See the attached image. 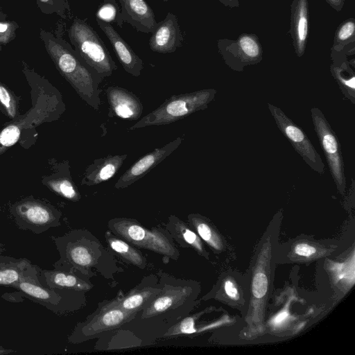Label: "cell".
Wrapping results in <instances>:
<instances>
[{"mask_svg":"<svg viewBox=\"0 0 355 355\" xmlns=\"http://www.w3.org/2000/svg\"><path fill=\"white\" fill-rule=\"evenodd\" d=\"M39 36L62 76L77 94L96 110L101 104L99 85L103 78L63 38L40 28Z\"/></svg>","mask_w":355,"mask_h":355,"instance_id":"6da1fadb","label":"cell"},{"mask_svg":"<svg viewBox=\"0 0 355 355\" xmlns=\"http://www.w3.org/2000/svg\"><path fill=\"white\" fill-rule=\"evenodd\" d=\"M35 76L39 89L35 102L25 114L0 130V155L17 143L24 133L33 131L44 122L58 120L65 110L59 91L38 73Z\"/></svg>","mask_w":355,"mask_h":355,"instance_id":"7a4b0ae2","label":"cell"},{"mask_svg":"<svg viewBox=\"0 0 355 355\" xmlns=\"http://www.w3.org/2000/svg\"><path fill=\"white\" fill-rule=\"evenodd\" d=\"M51 238L60 255L53 264L54 269L92 276V268L97 266L103 250L93 234L87 230H73Z\"/></svg>","mask_w":355,"mask_h":355,"instance_id":"3957f363","label":"cell"},{"mask_svg":"<svg viewBox=\"0 0 355 355\" xmlns=\"http://www.w3.org/2000/svg\"><path fill=\"white\" fill-rule=\"evenodd\" d=\"M108 230L135 247L156 252L167 259L178 260L180 252L169 232L164 228L148 229L138 220L114 218L107 223Z\"/></svg>","mask_w":355,"mask_h":355,"instance_id":"277c9868","label":"cell"},{"mask_svg":"<svg viewBox=\"0 0 355 355\" xmlns=\"http://www.w3.org/2000/svg\"><path fill=\"white\" fill-rule=\"evenodd\" d=\"M217 91L205 89L190 93L173 95L160 106L142 117L129 130L152 125H166L205 110L214 99Z\"/></svg>","mask_w":355,"mask_h":355,"instance_id":"5b68a950","label":"cell"},{"mask_svg":"<svg viewBox=\"0 0 355 355\" xmlns=\"http://www.w3.org/2000/svg\"><path fill=\"white\" fill-rule=\"evenodd\" d=\"M68 35L74 50L103 78L117 69L103 41L85 19L75 17Z\"/></svg>","mask_w":355,"mask_h":355,"instance_id":"8992f818","label":"cell"},{"mask_svg":"<svg viewBox=\"0 0 355 355\" xmlns=\"http://www.w3.org/2000/svg\"><path fill=\"white\" fill-rule=\"evenodd\" d=\"M38 266L31 264L12 288L22 291L25 298L44 306L56 314H63L73 310L72 297L77 291L50 288L43 286L38 279Z\"/></svg>","mask_w":355,"mask_h":355,"instance_id":"52a82bcc","label":"cell"},{"mask_svg":"<svg viewBox=\"0 0 355 355\" xmlns=\"http://www.w3.org/2000/svg\"><path fill=\"white\" fill-rule=\"evenodd\" d=\"M10 213L19 230L39 234L61 225L62 212L52 205L26 197L15 202Z\"/></svg>","mask_w":355,"mask_h":355,"instance_id":"ba28073f","label":"cell"},{"mask_svg":"<svg viewBox=\"0 0 355 355\" xmlns=\"http://www.w3.org/2000/svg\"><path fill=\"white\" fill-rule=\"evenodd\" d=\"M137 313L119 307L114 300L99 304L98 309L87 320L78 323L68 338L71 343L93 339L99 334L117 329L132 320Z\"/></svg>","mask_w":355,"mask_h":355,"instance_id":"9c48e42d","label":"cell"},{"mask_svg":"<svg viewBox=\"0 0 355 355\" xmlns=\"http://www.w3.org/2000/svg\"><path fill=\"white\" fill-rule=\"evenodd\" d=\"M311 116L329 170L338 191H345L347 178L340 141L323 112L318 107L311 109Z\"/></svg>","mask_w":355,"mask_h":355,"instance_id":"30bf717a","label":"cell"},{"mask_svg":"<svg viewBox=\"0 0 355 355\" xmlns=\"http://www.w3.org/2000/svg\"><path fill=\"white\" fill-rule=\"evenodd\" d=\"M268 110L282 135L296 153L315 173H324V164L304 131L295 123L279 107L268 103Z\"/></svg>","mask_w":355,"mask_h":355,"instance_id":"8fae6325","label":"cell"},{"mask_svg":"<svg viewBox=\"0 0 355 355\" xmlns=\"http://www.w3.org/2000/svg\"><path fill=\"white\" fill-rule=\"evenodd\" d=\"M218 49L225 63L236 71L259 63L263 58L262 46L255 34L244 33L235 40H220Z\"/></svg>","mask_w":355,"mask_h":355,"instance_id":"7c38bea8","label":"cell"},{"mask_svg":"<svg viewBox=\"0 0 355 355\" xmlns=\"http://www.w3.org/2000/svg\"><path fill=\"white\" fill-rule=\"evenodd\" d=\"M183 141L182 137L166 144L162 147L155 148L136 161L116 181V189L126 188L146 175L162 161L171 155Z\"/></svg>","mask_w":355,"mask_h":355,"instance_id":"4fadbf2b","label":"cell"},{"mask_svg":"<svg viewBox=\"0 0 355 355\" xmlns=\"http://www.w3.org/2000/svg\"><path fill=\"white\" fill-rule=\"evenodd\" d=\"M159 293L142 311V318L160 315L183 305L189 296V288L178 280L175 283H162Z\"/></svg>","mask_w":355,"mask_h":355,"instance_id":"5bb4252c","label":"cell"},{"mask_svg":"<svg viewBox=\"0 0 355 355\" xmlns=\"http://www.w3.org/2000/svg\"><path fill=\"white\" fill-rule=\"evenodd\" d=\"M119 2L121 9L116 23L118 26L128 23L139 32L150 33L155 31L158 22L145 0H119Z\"/></svg>","mask_w":355,"mask_h":355,"instance_id":"9a60e30c","label":"cell"},{"mask_svg":"<svg viewBox=\"0 0 355 355\" xmlns=\"http://www.w3.org/2000/svg\"><path fill=\"white\" fill-rule=\"evenodd\" d=\"M183 37L177 16L168 12L159 22L149 40L150 49L157 53H170L182 46Z\"/></svg>","mask_w":355,"mask_h":355,"instance_id":"2e32d148","label":"cell"},{"mask_svg":"<svg viewBox=\"0 0 355 355\" xmlns=\"http://www.w3.org/2000/svg\"><path fill=\"white\" fill-rule=\"evenodd\" d=\"M106 94L110 117L134 121L141 116L142 103L132 92L121 87L110 86L106 89Z\"/></svg>","mask_w":355,"mask_h":355,"instance_id":"e0dca14e","label":"cell"},{"mask_svg":"<svg viewBox=\"0 0 355 355\" xmlns=\"http://www.w3.org/2000/svg\"><path fill=\"white\" fill-rule=\"evenodd\" d=\"M96 22L110 40L123 69L133 76H139L144 68L142 60L133 51L111 24L98 19Z\"/></svg>","mask_w":355,"mask_h":355,"instance_id":"ac0fdd59","label":"cell"},{"mask_svg":"<svg viewBox=\"0 0 355 355\" xmlns=\"http://www.w3.org/2000/svg\"><path fill=\"white\" fill-rule=\"evenodd\" d=\"M309 11L307 0H293L291 5V28L289 33L293 40L297 57L304 53L309 31Z\"/></svg>","mask_w":355,"mask_h":355,"instance_id":"d6986e66","label":"cell"},{"mask_svg":"<svg viewBox=\"0 0 355 355\" xmlns=\"http://www.w3.org/2000/svg\"><path fill=\"white\" fill-rule=\"evenodd\" d=\"M127 155H107L95 159L85 170L81 184L94 186L105 182L115 175Z\"/></svg>","mask_w":355,"mask_h":355,"instance_id":"ffe728a7","label":"cell"},{"mask_svg":"<svg viewBox=\"0 0 355 355\" xmlns=\"http://www.w3.org/2000/svg\"><path fill=\"white\" fill-rule=\"evenodd\" d=\"M38 279L40 283L50 288H67L77 291H87L92 285L85 277L76 273L61 270L38 268Z\"/></svg>","mask_w":355,"mask_h":355,"instance_id":"44dd1931","label":"cell"},{"mask_svg":"<svg viewBox=\"0 0 355 355\" xmlns=\"http://www.w3.org/2000/svg\"><path fill=\"white\" fill-rule=\"evenodd\" d=\"M160 290V284L141 283L123 297L114 300L125 311L137 313L149 305Z\"/></svg>","mask_w":355,"mask_h":355,"instance_id":"7402d4cb","label":"cell"},{"mask_svg":"<svg viewBox=\"0 0 355 355\" xmlns=\"http://www.w3.org/2000/svg\"><path fill=\"white\" fill-rule=\"evenodd\" d=\"M42 183L51 191L72 202H78L81 195L70 175L68 163H64L59 171L49 176H45Z\"/></svg>","mask_w":355,"mask_h":355,"instance_id":"603a6c76","label":"cell"},{"mask_svg":"<svg viewBox=\"0 0 355 355\" xmlns=\"http://www.w3.org/2000/svg\"><path fill=\"white\" fill-rule=\"evenodd\" d=\"M165 227L173 241L182 248L191 247L198 252H203L202 244L198 236L176 216L171 215Z\"/></svg>","mask_w":355,"mask_h":355,"instance_id":"cb8c5ba5","label":"cell"},{"mask_svg":"<svg viewBox=\"0 0 355 355\" xmlns=\"http://www.w3.org/2000/svg\"><path fill=\"white\" fill-rule=\"evenodd\" d=\"M105 238L109 247L125 261L141 269L146 268V258L134 245L112 234L110 230L105 232Z\"/></svg>","mask_w":355,"mask_h":355,"instance_id":"d4e9b609","label":"cell"},{"mask_svg":"<svg viewBox=\"0 0 355 355\" xmlns=\"http://www.w3.org/2000/svg\"><path fill=\"white\" fill-rule=\"evenodd\" d=\"M26 258H15L0 254V286L12 287L31 265Z\"/></svg>","mask_w":355,"mask_h":355,"instance_id":"484cf974","label":"cell"},{"mask_svg":"<svg viewBox=\"0 0 355 355\" xmlns=\"http://www.w3.org/2000/svg\"><path fill=\"white\" fill-rule=\"evenodd\" d=\"M331 72L336 80L340 90L344 96L354 104L355 103V87H354V73L349 67V65L343 60L339 65L333 64L331 66Z\"/></svg>","mask_w":355,"mask_h":355,"instance_id":"4316f807","label":"cell"},{"mask_svg":"<svg viewBox=\"0 0 355 355\" xmlns=\"http://www.w3.org/2000/svg\"><path fill=\"white\" fill-rule=\"evenodd\" d=\"M0 106L12 121L19 114L18 101L14 94L2 83L0 82Z\"/></svg>","mask_w":355,"mask_h":355,"instance_id":"83f0119b","label":"cell"},{"mask_svg":"<svg viewBox=\"0 0 355 355\" xmlns=\"http://www.w3.org/2000/svg\"><path fill=\"white\" fill-rule=\"evenodd\" d=\"M355 42V23L354 18L344 21L337 28L334 45H347Z\"/></svg>","mask_w":355,"mask_h":355,"instance_id":"f1b7e54d","label":"cell"},{"mask_svg":"<svg viewBox=\"0 0 355 355\" xmlns=\"http://www.w3.org/2000/svg\"><path fill=\"white\" fill-rule=\"evenodd\" d=\"M40 11L46 15L56 14L62 19H67V10H69L67 0H36Z\"/></svg>","mask_w":355,"mask_h":355,"instance_id":"f546056e","label":"cell"},{"mask_svg":"<svg viewBox=\"0 0 355 355\" xmlns=\"http://www.w3.org/2000/svg\"><path fill=\"white\" fill-rule=\"evenodd\" d=\"M188 220L189 223L192 225L193 228L196 230L201 239H202L204 241L214 248L217 247L214 234L211 230V227L206 221L203 220L199 216L195 214L189 215Z\"/></svg>","mask_w":355,"mask_h":355,"instance_id":"4dcf8cb0","label":"cell"},{"mask_svg":"<svg viewBox=\"0 0 355 355\" xmlns=\"http://www.w3.org/2000/svg\"><path fill=\"white\" fill-rule=\"evenodd\" d=\"M119 13V7L115 0H104L96 11V17L110 24L116 23Z\"/></svg>","mask_w":355,"mask_h":355,"instance_id":"1f68e13d","label":"cell"},{"mask_svg":"<svg viewBox=\"0 0 355 355\" xmlns=\"http://www.w3.org/2000/svg\"><path fill=\"white\" fill-rule=\"evenodd\" d=\"M196 332L195 328V317L189 316L171 327L164 334V336H173L183 334H191Z\"/></svg>","mask_w":355,"mask_h":355,"instance_id":"d6a6232c","label":"cell"},{"mask_svg":"<svg viewBox=\"0 0 355 355\" xmlns=\"http://www.w3.org/2000/svg\"><path fill=\"white\" fill-rule=\"evenodd\" d=\"M18 28L19 25L15 21H0V51L3 45L8 44L15 38Z\"/></svg>","mask_w":355,"mask_h":355,"instance_id":"836d02e7","label":"cell"},{"mask_svg":"<svg viewBox=\"0 0 355 355\" xmlns=\"http://www.w3.org/2000/svg\"><path fill=\"white\" fill-rule=\"evenodd\" d=\"M268 288V280L266 276L262 272L257 273L253 279L252 291L253 295L257 298L263 297Z\"/></svg>","mask_w":355,"mask_h":355,"instance_id":"e575fe53","label":"cell"},{"mask_svg":"<svg viewBox=\"0 0 355 355\" xmlns=\"http://www.w3.org/2000/svg\"><path fill=\"white\" fill-rule=\"evenodd\" d=\"M316 251V249L307 244V243H300L297 244L295 248V252L297 254L303 257H310Z\"/></svg>","mask_w":355,"mask_h":355,"instance_id":"d590c367","label":"cell"},{"mask_svg":"<svg viewBox=\"0 0 355 355\" xmlns=\"http://www.w3.org/2000/svg\"><path fill=\"white\" fill-rule=\"evenodd\" d=\"M1 298L10 302H21L24 300L25 296L22 291L17 290L16 292L3 293Z\"/></svg>","mask_w":355,"mask_h":355,"instance_id":"8d00e7d4","label":"cell"},{"mask_svg":"<svg viewBox=\"0 0 355 355\" xmlns=\"http://www.w3.org/2000/svg\"><path fill=\"white\" fill-rule=\"evenodd\" d=\"M225 290L228 296L232 298L237 297V290L231 281H227L225 284Z\"/></svg>","mask_w":355,"mask_h":355,"instance_id":"74e56055","label":"cell"},{"mask_svg":"<svg viewBox=\"0 0 355 355\" xmlns=\"http://www.w3.org/2000/svg\"><path fill=\"white\" fill-rule=\"evenodd\" d=\"M288 316V315L286 311H282L273 318L272 324L274 326H279L287 319Z\"/></svg>","mask_w":355,"mask_h":355,"instance_id":"f35d334b","label":"cell"},{"mask_svg":"<svg viewBox=\"0 0 355 355\" xmlns=\"http://www.w3.org/2000/svg\"><path fill=\"white\" fill-rule=\"evenodd\" d=\"M332 8L336 11L340 12L342 10L345 0H324Z\"/></svg>","mask_w":355,"mask_h":355,"instance_id":"ab89813d","label":"cell"},{"mask_svg":"<svg viewBox=\"0 0 355 355\" xmlns=\"http://www.w3.org/2000/svg\"><path fill=\"white\" fill-rule=\"evenodd\" d=\"M225 6L233 8H237L239 6V0H218Z\"/></svg>","mask_w":355,"mask_h":355,"instance_id":"60d3db41","label":"cell"},{"mask_svg":"<svg viewBox=\"0 0 355 355\" xmlns=\"http://www.w3.org/2000/svg\"><path fill=\"white\" fill-rule=\"evenodd\" d=\"M13 352H15V351H14L13 349H6V348L3 347L1 345H0V355L9 354H11Z\"/></svg>","mask_w":355,"mask_h":355,"instance_id":"b9f144b4","label":"cell"},{"mask_svg":"<svg viewBox=\"0 0 355 355\" xmlns=\"http://www.w3.org/2000/svg\"><path fill=\"white\" fill-rule=\"evenodd\" d=\"M7 17V15L0 9V21L6 20Z\"/></svg>","mask_w":355,"mask_h":355,"instance_id":"7bdbcfd3","label":"cell"},{"mask_svg":"<svg viewBox=\"0 0 355 355\" xmlns=\"http://www.w3.org/2000/svg\"><path fill=\"white\" fill-rule=\"evenodd\" d=\"M6 247L3 243H0V254L3 253L6 251Z\"/></svg>","mask_w":355,"mask_h":355,"instance_id":"ee69618b","label":"cell"},{"mask_svg":"<svg viewBox=\"0 0 355 355\" xmlns=\"http://www.w3.org/2000/svg\"><path fill=\"white\" fill-rule=\"evenodd\" d=\"M162 1H164V2H167V1H168L170 0H162Z\"/></svg>","mask_w":355,"mask_h":355,"instance_id":"f6af8a7d","label":"cell"}]
</instances>
